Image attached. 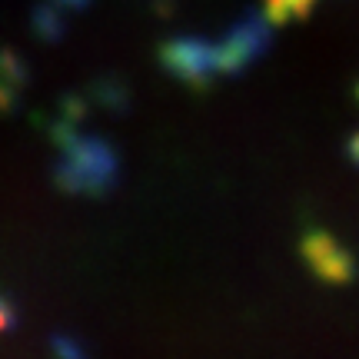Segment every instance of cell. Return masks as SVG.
<instances>
[{
  "instance_id": "1",
  "label": "cell",
  "mask_w": 359,
  "mask_h": 359,
  "mask_svg": "<svg viewBox=\"0 0 359 359\" xmlns=\"http://www.w3.org/2000/svg\"><path fill=\"white\" fill-rule=\"evenodd\" d=\"M114 167L116 160L107 143L93 140V137H77L57 177L74 190H103L114 177Z\"/></svg>"
},
{
  "instance_id": "3",
  "label": "cell",
  "mask_w": 359,
  "mask_h": 359,
  "mask_svg": "<svg viewBox=\"0 0 359 359\" xmlns=\"http://www.w3.org/2000/svg\"><path fill=\"white\" fill-rule=\"evenodd\" d=\"M163 64L183 80H206L219 74L217 70V57H213V43L196 37L187 40H173L163 47Z\"/></svg>"
},
{
  "instance_id": "2",
  "label": "cell",
  "mask_w": 359,
  "mask_h": 359,
  "mask_svg": "<svg viewBox=\"0 0 359 359\" xmlns=\"http://www.w3.org/2000/svg\"><path fill=\"white\" fill-rule=\"evenodd\" d=\"M266 27H273L266 17H250L246 24L233 27L219 43H213V57H217L219 74H233L243 64H250L257 53H263V47H266Z\"/></svg>"
},
{
  "instance_id": "4",
  "label": "cell",
  "mask_w": 359,
  "mask_h": 359,
  "mask_svg": "<svg viewBox=\"0 0 359 359\" xmlns=\"http://www.w3.org/2000/svg\"><path fill=\"white\" fill-rule=\"evenodd\" d=\"M309 7H313V0H266V20L269 24H286L293 17H303Z\"/></svg>"
},
{
  "instance_id": "5",
  "label": "cell",
  "mask_w": 359,
  "mask_h": 359,
  "mask_svg": "<svg viewBox=\"0 0 359 359\" xmlns=\"http://www.w3.org/2000/svg\"><path fill=\"white\" fill-rule=\"evenodd\" d=\"M11 320H13V313H11V306L0 299V330H7L11 326Z\"/></svg>"
}]
</instances>
